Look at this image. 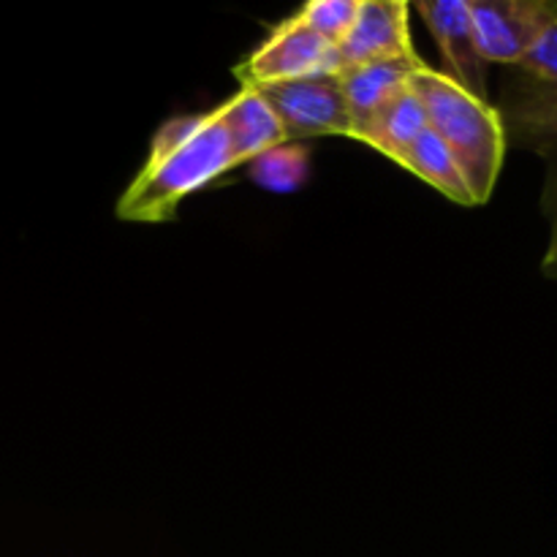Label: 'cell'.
<instances>
[{
	"instance_id": "obj_1",
	"label": "cell",
	"mask_w": 557,
	"mask_h": 557,
	"mask_svg": "<svg viewBox=\"0 0 557 557\" xmlns=\"http://www.w3.org/2000/svg\"><path fill=\"white\" fill-rule=\"evenodd\" d=\"M234 169L232 147L218 112L177 117L158 131L145 166L117 201V215L134 223H161L194 190Z\"/></svg>"
},
{
	"instance_id": "obj_2",
	"label": "cell",
	"mask_w": 557,
	"mask_h": 557,
	"mask_svg": "<svg viewBox=\"0 0 557 557\" xmlns=\"http://www.w3.org/2000/svg\"><path fill=\"white\" fill-rule=\"evenodd\" d=\"M411 90L422 101L428 128L460 163L473 205L490 201L509 147L498 109L428 63L411 76Z\"/></svg>"
},
{
	"instance_id": "obj_3",
	"label": "cell",
	"mask_w": 557,
	"mask_h": 557,
	"mask_svg": "<svg viewBox=\"0 0 557 557\" xmlns=\"http://www.w3.org/2000/svg\"><path fill=\"white\" fill-rule=\"evenodd\" d=\"M506 145L557 152V27L506 69L498 107Z\"/></svg>"
},
{
	"instance_id": "obj_4",
	"label": "cell",
	"mask_w": 557,
	"mask_h": 557,
	"mask_svg": "<svg viewBox=\"0 0 557 557\" xmlns=\"http://www.w3.org/2000/svg\"><path fill=\"white\" fill-rule=\"evenodd\" d=\"M337 74L335 44L310 30L297 14L281 22L243 63L234 69L239 85L248 90L286 85L308 76Z\"/></svg>"
},
{
	"instance_id": "obj_5",
	"label": "cell",
	"mask_w": 557,
	"mask_h": 557,
	"mask_svg": "<svg viewBox=\"0 0 557 557\" xmlns=\"http://www.w3.org/2000/svg\"><path fill=\"white\" fill-rule=\"evenodd\" d=\"M484 63L515 65L557 27V0H468Z\"/></svg>"
},
{
	"instance_id": "obj_6",
	"label": "cell",
	"mask_w": 557,
	"mask_h": 557,
	"mask_svg": "<svg viewBox=\"0 0 557 557\" xmlns=\"http://www.w3.org/2000/svg\"><path fill=\"white\" fill-rule=\"evenodd\" d=\"M275 117L281 120L288 141L310 136H351V114L337 74L308 76L286 85L259 90Z\"/></svg>"
},
{
	"instance_id": "obj_7",
	"label": "cell",
	"mask_w": 557,
	"mask_h": 557,
	"mask_svg": "<svg viewBox=\"0 0 557 557\" xmlns=\"http://www.w3.org/2000/svg\"><path fill=\"white\" fill-rule=\"evenodd\" d=\"M337 52V71L357 65L381 63V60L413 58L408 3L403 0H359L351 30L346 33Z\"/></svg>"
},
{
	"instance_id": "obj_8",
	"label": "cell",
	"mask_w": 557,
	"mask_h": 557,
	"mask_svg": "<svg viewBox=\"0 0 557 557\" xmlns=\"http://www.w3.org/2000/svg\"><path fill=\"white\" fill-rule=\"evenodd\" d=\"M413 9L419 11L428 30L438 41L441 58L449 65L446 76H451L457 85L482 101H490L487 63L479 54L468 0H422Z\"/></svg>"
},
{
	"instance_id": "obj_9",
	"label": "cell",
	"mask_w": 557,
	"mask_h": 557,
	"mask_svg": "<svg viewBox=\"0 0 557 557\" xmlns=\"http://www.w3.org/2000/svg\"><path fill=\"white\" fill-rule=\"evenodd\" d=\"M218 120H221L223 131H226L228 147H232L234 166L239 163L256 161L264 152L275 150V147L286 145V131H283L281 120L270 109L259 90H243L226 103L215 109Z\"/></svg>"
},
{
	"instance_id": "obj_10",
	"label": "cell",
	"mask_w": 557,
	"mask_h": 557,
	"mask_svg": "<svg viewBox=\"0 0 557 557\" xmlns=\"http://www.w3.org/2000/svg\"><path fill=\"white\" fill-rule=\"evenodd\" d=\"M424 65L419 54L400 60H381V63L357 65V69L337 71L343 96H346L348 114H351L354 139L362 131V125L400 90L411 85V76Z\"/></svg>"
},
{
	"instance_id": "obj_11",
	"label": "cell",
	"mask_w": 557,
	"mask_h": 557,
	"mask_svg": "<svg viewBox=\"0 0 557 557\" xmlns=\"http://www.w3.org/2000/svg\"><path fill=\"white\" fill-rule=\"evenodd\" d=\"M428 131V114H424L422 101L411 85L392 96L357 134L359 141L379 150L381 156L403 163L406 152L411 150L413 141Z\"/></svg>"
},
{
	"instance_id": "obj_12",
	"label": "cell",
	"mask_w": 557,
	"mask_h": 557,
	"mask_svg": "<svg viewBox=\"0 0 557 557\" xmlns=\"http://www.w3.org/2000/svg\"><path fill=\"white\" fill-rule=\"evenodd\" d=\"M400 166H406L408 172L417 174L419 180H424L430 188H435L441 196L455 201V205L473 207L471 188H468L460 163L455 161V156L446 150L444 141L430 128L413 141V147L406 152Z\"/></svg>"
},
{
	"instance_id": "obj_13",
	"label": "cell",
	"mask_w": 557,
	"mask_h": 557,
	"mask_svg": "<svg viewBox=\"0 0 557 557\" xmlns=\"http://www.w3.org/2000/svg\"><path fill=\"white\" fill-rule=\"evenodd\" d=\"M250 177L270 190H297L308 177V150L302 145H281L259 156Z\"/></svg>"
},
{
	"instance_id": "obj_14",
	"label": "cell",
	"mask_w": 557,
	"mask_h": 557,
	"mask_svg": "<svg viewBox=\"0 0 557 557\" xmlns=\"http://www.w3.org/2000/svg\"><path fill=\"white\" fill-rule=\"evenodd\" d=\"M357 5L359 0H310L297 11V16L310 30L319 33L321 38L337 47L346 38V33L351 30Z\"/></svg>"
},
{
	"instance_id": "obj_15",
	"label": "cell",
	"mask_w": 557,
	"mask_h": 557,
	"mask_svg": "<svg viewBox=\"0 0 557 557\" xmlns=\"http://www.w3.org/2000/svg\"><path fill=\"white\" fill-rule=\"evenodd\" d=\"M544 212L549 218V245L544 253V272L557 267V152L553 161V172L547 177V188H544Z\"/></svg>"
},
{
	"instance_id": "obj_16",
	"label": "cell",
	"mask_w": 557,
	"mask_h": 557,
	"mask_svg": "<svg viewBox=\"0 0 557 557\" xmlns=\"http://www.w3.org/2000/svg\"><path fill=\"white\" fill-rule=\"evenodd\" d=\"M547 275H553V277H557V267H553V270H547Z\"/></svg>"
}]
</instances>
